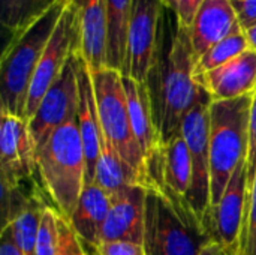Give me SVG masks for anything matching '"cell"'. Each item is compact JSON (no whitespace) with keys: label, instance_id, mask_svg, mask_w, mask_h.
Masks as SVG:
<instances>
[{"label":"cell","instance_id":"obj_1","mask_svg":"<svg viewBox=\"0 0 256 255\" xmlns=\"http://www.w3.org/2000/svg\"><path fill=\"white\" fill-rule=\"evenodd\" d=\"M195 62L189 32L177 24L168 54L159 60L148 80L154 120L164 146L180 135L183 120L200 95Z\"/></svg>","mask_w":256,"mask_h":255},{"label":"cell","instance_id":"obj_2","mask_svg":"<svg viewBox=\"0 0 256 255\" xmlns=\"http://www.w3.org/2000/svg\"><path fill=\"white\" fill-rule=\"evenodd\" d=\"M68 3L69 0H54L40 15L10 33L0 60L2 113L26 119V104L34 71Z\"/></svg>","mask_w":256,"mask_h":255},{"label":"cell","instance_id":"obj_3","mask_svg":"<svg viewBox=\"0 0 256 255\" xmlns=\"http://www.w3.org/2000/svg\"><path fill=\"white\" fill-rule=\"evenodd\" d=\"M213 242L186 198L160 189H147L144 216L146 255H200Z\"/></svg>","mask_w":256,"mask_h":255},{"label":"cell","instance_id":"obj_4","mask_svg":"<svg viewBox=\"0 0 256 255\" xmlns=\"http://www.w3.org/2000/svg\"><path fill=\"white\" fill-rule=\"evenodd\" d=\"M36 174L54 209L69 221L86 188V156L76 120L56 129L36 150Z\"/></svg>","mask_w":256,"mask_h":255},{"label":"cell","instance_id":"obj_5","mask_svg":"<svg viewBox=\"0 0 256 255\" xmlns=\"http://www.w3.org/2000/svg\"><path fill=\"white\" fill-rule=\"evenodd\" d=\"M254 93L210 105L212 206H216L237 167L248 159L249 122Z\"/></svg>","mask_w":256,"mask_h":255},{"label":"cell","instance_id":"obj_6","mask_svg":"<svg viewBox=\"0 0 256 255\" xmlns=\"http://www.w3.org/2000/svg\"><path fill=\"white\" fill-rule=\"evenodd\" d=\"M92 80L104 135L108 138L117 155L135 171L141 185L146 189L153 188L147 173L146 156L136 141L130 123L123 74L105 68L100 71H92Z\"/></svg>","mask_w":256,"mask_h":255},{"label":"cell","instance_id":"obj_7","mask_svg":"<svg viewBox=\"0 0 256 255\" xmlns=\"http://www.w3.org/2000/svg\"><path fill=\"white\" fill-rule=\"evenodd\" d=\"M210 105L212 98L201 87L194 107L189 110L183 120L180 132L188 144L192 159V182L186 200L202 224L206 222V218L212 206Z\"/></svg>","mask_w":256,"mask_h":255},{"label":"cell","instance_id":"obj_8","mask_svg":"<svg viewBox=\"0 0 256 255\" xmlns=\"http://www.w3.org/2000/svg\"><path fill=\"white\" fill-rule=\"evenodd\" d=\"M164 11L165 6L160 0H134L128 30L124 77L148 83L160 60Z\"/></svg>","mask_w":256,"mask_h":255},{"label":"cell","instance_id":"obj_9","mask_svg":"<svg viewBox=\"0 0 256 255\" xmlns=\"http://www.w3.org/2000/svg\"><path fill=\"white\" fill-rule=\"evenodd\" d=\"M80 50V27H78V18L76 11L69 0L40 60L34 71L27 104H26V119L30 120L44 99L45 93L50 90V87L56 83V80L60 77L62 71L64 69L66 63L72 57L75 51Z\"/></svg>","mask_w":256,"mask_h":255},{"label":"cell","instance_id":"obj_10","mask_svg":"<svg viewBox=\"0 0 256 255\" xmlns=\"http://www.w3.org/2000/svg\"><path fill=\"white\" fill-rule=\"evenodd\" d=\"M75 53L66 63L60 77L45 93L36 114L28 120L30 134L34 141L36 150L48 141L56 129L72 120H76L80 92Z\"/></svg>","mask_w":256,"mask_h":255},{"label":"cell","instance_id":"obj_11","mask_svg":"<svg viewBox=\"0 0 256 255\" xmlns=\"http://www.w3.org/2000/svg\"><path fill=\"white\" fill-rule=\"evenodd\" d=\"M248 159L234 171L220 201L210 207L206 218V228L213 242L220 245L228 255H238L240 237L244 221L248 188H249Z\"/></svg>","mask_w":256,"mask_h":255},{"label":"cell","instance_id":"obj_12","mask_svg":"<svg viewBox=\"0 0 256 255\" xmlns=\"http://www.w3.org/2000/svg\"><path fill=\"white\" fill-rule=\"evenodd\" d=\"M0 114L2 188L15 189L36 174V146L28 120L2 111Z\"/></svg>","mask_w":256,"mask_h":255},{"label":"cell","instance_id":"obj_13","mask_svg":"<svg viewBox=\"0 0 256 255\" xmlns=\"http://www.w3.org/2000/svg\"><path fill=\"white\" fill-rule=\"evenodd\" d=\"M123 84L126 90L128 110L130 123L136 137V141L146 156L147 173L153 185V177L156 176L160 158H162V140L154 120L153 99L148 83H140L130 77L123 75Z\"/></svg>","mask_w":256,"mask_h":255},{"label":"cell","instance_id":"obj_14","mask_svg":"<svg viewBox=\"0 0 256 255\" xmlns=\"http://www.w3.org/2000/svg\"><path fill=\"white\" fill-rule=\"evenodd\" d=\"M147 189L144 186H128L111 195V209L100 234V245L110 242L144 243Z\"/></svg>","mask_w":256,"mask_h":255},{"label":"cell","instance_id":"obj_15","mask_svg":"<svg viewBox=\"0 0 256 255\" xmlns=\"http://www.w3.org/2000/svg\"><path fill=\"white\" fill-rule=\"evenodd\" d=\"M75 63H76V77H78V129L84 147L86 156V185L94 183L96 167L100 155V123L98 116L96 98L93 90V80L92 71L86 63L84 57L80 51L75 53Z\"/></svg>","mask_w":256,"mask_h":255},{"label":"cell","instance_id":"obj_16","mask_svg":"<svg viewBox=\"0 0 256 255\" xmlns=\"http://www.w3.org/2000/svg\"><path fill=\"white\" fill-rule=\"evenodd\" d=\"M212 101H228L256 90V51L249 48L225 65L195 77Z\"/></svg>","mask_w":256,"mask_h":255},{"label":"cell","instance_id":"obj_17","mask_svg":"<svg viewBox=\"0 0 256 255\" xmlns=\"http://www.w3.org/2000/svg\"><path fill=\"white\" fill-rule=\"evenodd\" d=\"M238 24L230 0H204L188 27L195 60L226 38Z\"/></svg>","mask_w":256,"mask_h":255},{"label":"cell","instance_id":"obj_18","mask_svg":"<svg viewBox=\"0 0 256 255\" xmlns=\"http://www.w3.org/2000/svg\"><path fill=\"white\" fill-rule=\"evenodd\" d=\"M111 209V195L96 183L86 185L78 204L68 221L87 255L100 246V234Z\"/></svg>","mask_w":256,"mask_h":255},{"label":"cell","instance_id":"obj_19","mask_svg":"<svg viewBox=\"0 0 256 255\" xmlns=\"http://www.w3.org/2000/svg\"><path fill=\"white\" fill-rule=\"evenodd\" d=\"M80 27V54L90 71L108 68L105 0H72Z\"/></svg>","mask_w":256,"mask_h":255},{"label":"cell","instance_id":"obj_20","mask_svg":"<svg viewBox=\"0 0 256 255\" xmlns=\"http://www.w3.org/2000/svg\"><path fill=\"white\" fill-rule=\"evenodd\" d=\"M192 182V159L182 134L162 149V159L156 177V188L166 189L177 197L186 198Z\"/></svg>","mask_w":256,"mask_h":255},{"label":"cell","instance_id":"obj_21","mask_svg":"<svg viewBox=\"0 0 256 255\" xmlns=\"http://www.w3.org/2000/svg\"><path fill=\"white\" fill-rule=\"evenodd\" d=\"M106 8V60L108 68L123 74L126 63L128 30L134 0H105Z\"/></svg>","mask_w":256,"mask_h":255},{"label":"cell","instance_id":"obj_22","mask_svg":"<svg viewBox=\"0 0 256 255\" xmlns=\"http://www.w3.org/2000/svg\"><path fill=\"white\" fill-rule=\"evenodd\" d=\"M46 204L40 200L38 194H34L26 207L4 227H9L12 237L18 248L24 255H34L36 251V240L42 222V213Z\"/></svg>","mask_w":256,"mask_h":255},{"label":"cell","instance_id":"obj_23","mask_svg":"<svg viewBox=\"0 0 256 255\" xmlns=\"http://www.w3.org/2000/svg\"><path fill=\"white\" fill-rule=\"evenodd\" d=\"M246 50H249V42L244 30L238 24L226 38L213 45L206 54H202L195 62V77L225 65L226 62L240 56Z\"/></svg>","mask_w":256,"mask_h":255},{"label":"cell","instance_id":"obj_24","mask_svg":"<svg viewBox=\"0 0 256 255\" xmlns=\"http://www.w3.org/2000/svg\"><path fill=\"white\" fill-rule=\"evenodd\" d=\"M60 215L52 206H46L36 240L34 255H58L60 249Z\"/></svg>","mask_w":256,"mask_h":255},{"label":"cell","instance_id":"obj_25","mask_svg":"<svg viewBox=\"0 0 256 255\" xmlns=\"http://www.w3.org/2000/svg\"><path fill=\"white\" fill-rule=\"evenodd\" d=\"M238 255H256V176L248 191Z\"/></svg>","mask_w":256,"mask_h":255},{"label":"cell","instance_id":"obj_26","mask_svg":"<svg viewBox=\"0 0 256 255\" xmlns=\"http://www.w3.org/2000/svg\"><path fill=\"white\" fill-rule=\"evenodd\" d=\"M52 2L54 0H14L10 18L4 27L14 33L48 9Z\"/></svg>","mask_w":256,"mask_h":255},{"label":"cell","instance_id":"obj_27","mask_svg":"<svg viewBox=\"0 0 256 255\" xmlns=\"http://www.w3.org/2000/svg\"><path fill=\"white\" fill-rule=\"evenodd\" d=\"M165 6V9H170L176 18L177 24L182 27H189L194 21L195 14L198 12L200 6L204 3V0H160Z\"/></svg>","mask_w":256,"mask_h":255},{"label":"cell","instance_id":"obj_28","mask_svg":"<svg viewBox=\"0 0 256 255\" xmlns=\"http://www.w3.org/2000/svg\"><path fill=\"white\" fill-rule=\"evenodd\" d=\"M60 225V249L58 255H87L80 239L76 237L75 231L69 225V222L60 216L58 219Z\"/></svg>","mask_w":256,"mask_h":255},{"label":"cell","instance_id":"obj_29","mask_svg":"<svg viewBox=\"0 0 256 255\" xmlns=\"http://www.w3.org/2000/svg\"><path fill=\"white\" fill-rule=\"evenodd\" d=\"M248 170H249V188L256 176V90L254 92L249 122V152H248ZM248 188V191H249Z\"/></svg>","mask_w":256,"mask_h":255},{"label":"cell","instance_id":"obj_30","mask_svg":"<svg viewBox=\"0 0 256 255\" xmlns=\"http://www.w3.org/2000/svg\"><path fill=\"white\" fill-rule=\"evenodd\" d=\"M243 30L256 26V0H230Z\"/></svg>","mask_w":256,"mask_h":255},{"label":"cell","instance_id":"obj_31","mask_svg":"<svg viewBox=\"0 0 256 255\" xmlns=\"http://www.w3.org/2000/svg\"><path fill=\"white\" fill-rule=\"evenodd\" d=\"M94 255H146L144 246L130 242L102 243Z\"/></svg>","mask_w":256,"mask_h":255},{"label":"cell","instance_id":"obj_32","mask_svg":"<svg viewBox=\"0 0 256 255\" xmlns=\"http://www.w3.org/2000/svg\"><path fill=\"white\" fill-rule=\"evenodd\" d=\"M0 240H2V243H0V255H24V252L15 243L9 227H3L2 228Z\"/></svg>","mask_w":256,"mask_h":255},{"label":"cell","instance_id":"obj_33","mask_svg":"<svg viewBox=\"0 0 256 255\" xmlns=\"http://www.w3.org/2000/svg\"><path fill=\"white\" fill-rule=\"evenodd\" d=\"M12 8H14V0H2V23H3V26L8 24L10 14H12Z\"/></svg>","mask_w":256,"mask_h":255},{"label":"cell","instance_id":"obj_34","mask_svg":"<svg viewBox=\"0 0 256 255\" xmlns=\"http://www.w3.org/2000/svg\"><path fill=\"white\" fill-rule=\"evenodd\" d=\"M200 255H228L225 252V249L220 246V245H218L216 242H210L202 251H201V254Z\"/></svg>","mask_w":256,"mask_h":255},{"label":"cell","instance_id":"obj_35","mask_svg":"<svg viewBox=\"0 0 256 255\" xmlns=\"http://www.w3.org/2000/svg\"><path fill=\"white\" fill-rule=\"evenodd\" d=\"M244 33H246V38H248V42H249V48L256 51V26L250 27V29H246Z\"/></svg>","mask_w":256,"mask_h":255}]
</instances>
